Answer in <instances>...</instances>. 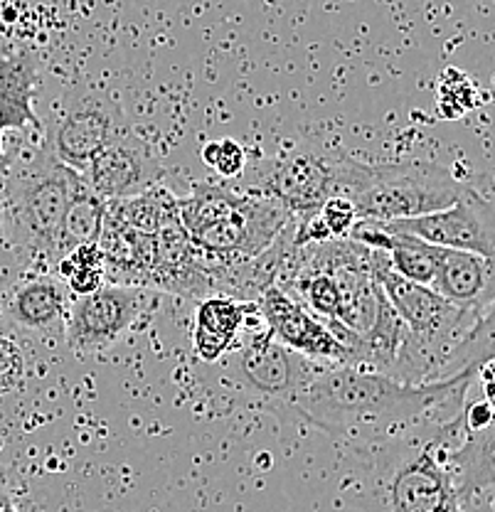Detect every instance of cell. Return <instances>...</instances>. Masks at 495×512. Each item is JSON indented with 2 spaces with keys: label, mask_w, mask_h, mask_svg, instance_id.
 I'll return each instance as SVG.
<instances>
[{
  "label": "cell",
  "mask_w": 495,
  "mask_h": 512,
  "mask_svg": "<svg viewBox=\"0 0 495 512\" xmlns=\"http://www.w3.org/2000/svg\"><path fill=\"white\" fill-rule=\"evenodd\" d=\"M471 185L434 160L363 163L335 158V195L353 202L360 220L392 222L451 207Z\"/></svg>",
  "instance_id": "3"
},
{
  "label": "cell",
  "mask_w": 495,
  "mask_h": 512,
  "mask_svg": "<svg viewBox=\"0 0 495 512\" xmlns=\"http://www.w3.org/2000/svg\"><path fill=\"white\" fill-rule=\"evenodd\" d=\"M335 158L311 151H291L249 170L244 188L254 195L279 202L296 222L316 215L328 197L335 195Z\"/></svg>",
  "instance_id": "9"
},
{
  "label": "cell",
  "mask_w": 495,
  "mask_h": 512,
  "mask_svg": "<svg viewBox=\"0 0 495 512\" xmlns=\"http://www.w3.org/2000/svg\"><path fill=\"white\" fill-rule=\"evenodd\" d=\"M427 439L417 441L397 461L387 485L390 512H468L456 498L444 463L446 446L463 436V409L427 421Z\"/></svg>",
  "instance_id": "4"
},
{
  "label": "cell",
  "mask_w": 495,
  "mask_h": 512,
  "mask_svg": "<svg viewBox=\"0 0 495 512\" xmlns=\"http://www.w3.org/2000/svg\"><path fill=\"white\" fill-rule=\"evenodd\" d=\"M493 281V259L473 252H459V249H444L429 288L454 306L493 308Z\"/></svg>",
  "instance_id": "17"
},
{
  "label": "cell",
  "mask_w": 495,
  "mask_h": 512,
  "mask_svg": "<svg viewBox=\"0 0 495 512\" xmlns=\"http://www.w3.org/2000/svg\"><path fill=\"white\" fill-rule=\"evenodd\" d=\"M13 274H23L18 266V261H15L13 252H10L8 242H5L3 237V224H0V286L8 284L10 279H13Z\"/></svg>",
  "instance_id": "26"
},
{
  "label": "cell",
  "mask_w": 495,
  "mask_h": 512,
  "mask_svg": "<svg viewBox=\"0 0 495 512\" xmlns=\"http://www.w3.org/2000/svg\"><path fill=\"white\" fill-rule=\"evenodd\" d=\"M10 503H13V498H10V493H8V483H5L3 471H0V510L8 508Z\"/></svg>",
  "instance_id": "28"
},
{
  "label": "cell",
  "mask_w": 495,
  "mask_h": 512,
  "mask_svg": "<svg viewBox=\"0 0 495 512\" xmlns=\"http://www.w3.org/2000/svg\"><path fill=\"white\" fill-rule=\"evenodd\" d=\"M242 197L244 190L215 183H198L188 195L178 197V220L185 232L193 237V234L230 215L234 207L242 202Z\"/></svg>",
  "instance_id": "22"
},
{
  "label": "cell",
  "mask_w": 495,
  "mask_h": 512,
  "mask_svg": "<svg viewBox=\"0 0 495 512\" xmlns=\"http://www.w3.org/2000/svg\"><path fill=\"white\" fill-rule=\"evenodd\" d=\"M493 426L466 429L454 444L446 446L444 463L454 483L456 498L468 512H478V498L491 500L493 493Z\"/></svg>",
  "instance_id": "16"
},
{
  "label": "cell",
  "mask_w": 495,
  "mask_h": 512,
  "mask_svg": "<svg viewBox=\"0 0 495 512\" xmlns=\"http://www.w3.org/2000/svg\"><path fill=\"white\" fill-rule=\"evenodd\" d=\"M72 298L69 288L55 274L23 271L5 293V316L37 338L62 335Z\"/></svg>",
  "instance_id": "13"
},
{
  "label": "cell",
  "mask_w": 495,
  "mask_h": 512,
  "mask_svg": "<svg viewBox=\"0 0 495 512\" xmlns=\"http://www.w3.org/2000/svg\"><path fill=\"white\" fill-rule=\"evenodd\" d=\"M291 220L294 217L279 202L244 190L242 202L230 215L193 234V242L202 249L210 264H244L269 252Z\"/></svg>",
  "instance_id": "8"
},
{
  "label": "cell",
  "mask_w": 495,
  "mask_h": 512,
  "mask_svg": "<svg viewBox=\"0 0 495 512\" xmlns=\"http://www.w3.org/2000/svg\"><path fill=\"white\" fill-rule=\"evenodd\" d=\"M106 200L99 197L97 192L89 188L82 173H74L72 188H69V200L65 217H62L60 242H57V252L60 259L72 249L84 247V244H97L101 234V224H104Z\"/></svg>",
  "instance_id": "20"
},
{
  "label": "cell",
  "mask_w": 495,
  "mask_h": 512,
  "mask_svg": "<svg viewBox=\"0 0 495 512\" xmlns=\"http://www.w3.org/2000/svg\"><path fill=\"white\" fill-rule=\"evenodd\" d=\"M151 306V288L104 284L99 291L72 298L62 338L77 357L99 355L119 343Z\"/></svg>",
  "instance_id": "7"
},
{
  "label": "cell",
  "mask_w": 495,
  "mask_h": 512,
  "mask_svg": "<svg viewBox=\"0 0 495 512\" xmlns=\"http://www.w3.org/2000/svg\"><path fill=\"white\" fill-rule=\"evenodd\" d=\"M37 57L30 50L0 57V128L3 131L45 133V124L35 114Z\"/></svg>",
  "instance_id": "19"
},
{
  "label": "cell",
  "mask_w": 495,
  "mask_h": 512,
  "mask_svg": "<svg viewBox=\"0 0 495 512\" xmlns=\"http://www.w3.org/2000/svg\"><path fill=\"white\" fill-rule=\"evenodd\" d=\"M106 205L119 215L126 227L136 229L141 234L156 237L163 227L180 222L178 220V197L163 185L138 192L131 197H119V200H106Z\"/></svg>",
  "instance_id": "21"
},
{
  "label": "cell",
  "mask_w": 495,
  "mask_h": 512,
  "mask_svg": "<svg viewBox=\"0 0 495 512\" xmlns=\"http://www.w3.org/2000/svg\"><path fill=\"white\" fill-rule=\"evenodd\" d=\"M254 316L244 325L237 345L227 352L232 355L234 377L244 392L262 399L266 407L289 414L291 404L303 392V387L326 365L306 360L298 352L276 343L266 325L262 328L252 325Z\"/></svg>",
  "instance_id": "5"
},
{
  "label": "cell",
  "mask_w": 495,
  "mask_h": 512,
  "mask_svg": "<svg viewBox=\"0 0 495 512\" xmlns=\"http://www.w3.org/2000/svg\"><path fill=\"white\" fill-rule=\"evenodd\" d=\"M133 131L124 106L99 89H74L60 101L55 119L45 126V141L67 168L82 173L101 148Z\"/></svg>",
  "instance_id": "6"
},
{
  "label": "cell",
  "mask_w": 495,
  "mask_h": 512,
  "mask_svg": "<svg viewBox=\"0 0 495 512\" xmlns=\"http://www.w3.org/2000/svg\"><path fill=\"white\" fill-rule=\"evenodd\" d=\"M3 136H5V131H3V128H0V180H3L5 175H8L10 165H13L15 151H18V143H15L13 148H5V143H3Z\"/></svg>",
  "instance_id": "27"
},
{
  "label": "cell",
  "mask_w": 495,
  "mask_h": 512,
  "mask_svg": "<svg viewBox=\"0 0 495 512\" xmlns=\"http://www.w3.org/2000/svg\"><path fill=\"white\" fill-rule=\"evenodd\" d=\"M478 372L441 382L407 384L358 365H326L303 387L289 414L353 444L407 439L429 419L463 409Z\"/></svg>",
  "instance_id": "1"
},
{
  "label": "cell",
  "mask_w": 495,
  "mask_h": 512,
  "mask_svg": "<svg viewBox=\"0 0 495 512\" xmlns=\"http://www.w3.org/2000/svg\"><path fill=\"white\" fill-rule=\"evenodd\" d=\"M55 276L69 288L72 296H87L106 284L104 259L97 244H84L62 256L55 266Z\"/></svg>",
  "instance_id": "23"
},
{
  "label": "cell",
  "mask_w": 495,
  "mask_h": 512,
  "mask_svg": "<svg viewBox=\"0 0 495 512\" xmlns=\"http://www.w3.org/2000/svg\"><path fill=\"white\" fill-rule=\"evenodd\" d=\"M77 170L67 168L50 143L20 146L0 180V224L20 271L55 274L62 217Z\"/></svg>",
  "instance_id": "2"
},
{
  "label": "cell",
  "mask_w": 495,
  "mask_h": 512,
  "mask_svg": "<svg viewBox=\"0 0 495 512\" xmlns=\"http://www.w3.org/2000/svg\"><path fill=\"white\" fill-rule=\"evenodd\" d=\"M202 160L210 165L220 178L237 180L247 173V151L239 146L232 138H222V141H212L202 148Z\"/></svg>",
  "instance_id": "24"
},
{
  "label": "cell",
  "mask_w": 495,
  "mask_h": 512,
  "mask_svg": "<svg viewBox=\"0 0 495 512\" xmlns=\"http://www.w3.org/2000/svg\"><path fill=\"white\" fill-rule=\"evenodd\" d=\"M25 380V355L13 340L0 335V397L15 392Z\"/></svg>",
  "instance_id": "25"
},
{
  "label": "cell",
  "mask_w": 495,
  "mask_h": 512,
  "mask_svg": "<svg viewBox=\"0 0 495 512\" xmlns=\"http://www.w3.org/2000/svg\"><path fill=\"white\" fill-rule=\"evenodd\" d=\"M257 313V303L230 296L202 298L195 313L193 348L198 360L220 362L237 345L247 320Z\"/></svg>",
  "instance_id": "18"
},
{
  "label": "cell",
  "mask_w": 495,
  "mask_h": 512,
  "mask_svg": "<svg viewBox=\"0 0 495 512\" xmlns=\"http://www.w3.org/2000/svg\"><path fill=\"white\" fill-rule=\"evenodd\" d=\"M97 247L109 284L151 288V276L156 269V237L126 227L109 205Z\"/></svg>",
  "instance_id": "15"
},
{
  "label": "cell",
  "mask_w": 495,
  "mask_h": 512,
  "mask_svg": "<svg viewBox=\"0 0 495 512\" xmlns=\"http://www.w3.org/2000/svg\"><path fill=\"white\" fill-rule=\"evenodd\" d=\"M82 178L104 200H119L161 185L163 165L151 143L136 131L124 133L84 165Z\"/></svg>",
  "instance_id": "12"
},
{
  "label": "cell",
  "mask_w": 495,
  "mask_h": 512,
  "mask_svg": "<svg viewBox=\"0 0 495 512\" xmlns=\"http://www.w3.org/2000/svg\"><path fill=\"white\" fill-rule=\"evenodd\" d=\"M151 291L185 298L215 296L205 254L180 222L168 224L156 234V269L151 276Z\"/></svg>",
  "instance_id": "14"
},
{
  "label": "cell",
  "mask_w": 495,
  "mask_h": 512,
  "mask_svg": "<svg viewBox=\"0 0 495 512\" xmlns=\"http://www.w3.org/2000/svg\"><path fill=\"white\" fill-rule=\"evenodd\" d=\"M377 224L385 227L387 232L409 234V237H417L441 249L473 252L486 256V259L495 256L493 202L476 188H468L454 205L439 212Z\"/></svg>",
  "instance_id": "10"
},
{
  "label": "cell",
  "mask_w": 495,
  "mask_h": 512,
  "mask_svg": "<svg viewBox=\"0 0 495 512\" xmlns=\"http://www.w3.org/2000/svg\"><path fill=\"white\" fill-rule=\"evenodd\" d=\"M257 311L276 343L321 365H350V352L323 320L279 286H269L259 296Z\"/></svg>",
  "instance_id": "11"
}]
</instances>
